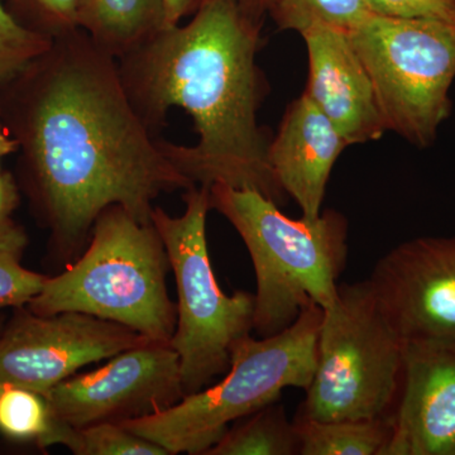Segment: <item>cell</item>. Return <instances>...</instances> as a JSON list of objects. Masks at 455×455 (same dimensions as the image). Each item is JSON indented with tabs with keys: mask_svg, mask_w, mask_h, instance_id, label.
Here are the masks:
<instances>
[{
	"mask_svg": "<svg viewBox=\"0 0 455 455\" xmlns=\"http://www.w3.org/2000/svg\"><path fill=\"white\" fill-rule=\"evenodd\" d=\"M0 116L18 143V185L61 259L85 250L109 206L148 223L158 196L196 187L132 106L116 57L82 29L0 88Z\"/></svg>",
	"mask_w": 455,
	"mask_h": 455,
	"instance_id": "6da1fadb",
	"label": "cell"
},
{
	"mask_svg": "<svg viewBox=\"0 0 455 455\" xmlns=\"http://www.w3.org/2000/svg\"><path fill=\"white\" fill-rule=\"evenodd\" d=\"M259 44V20L239 0H202L187 25L161 29L116 61L132 106L155 134L172 108L193 118L196 145L161 143L194 185L253 188L281 205L289 196L257 121L266 85Z\"/></svg>",
	"mask_w": 455,
	"mask_h": 455,
	"instance_id": "7a4b0ae2",
	"label": "cell"
},
{
	"mask_svg": "<svg viewBox=\"0 0 455 455\" xmlns=\"http://www.w3.org/2000/svg\"><path fill=\"white\" fill-rule=\"evenodd\" d=\"M212 209L220 212L244 242L257 278L253 331L280 333L307 307H333L348 257V221L339 212L316 220H292L278 204L253 188L211 187Z\"/></svg>",
	"mask_w": 455,
	"mask_h": 455,
	"instance_id": "3957f363",
	"label": "cell"
},
{
	"mask_svg": "<svg viewBox=\"0 0 455 455\" xmlns=\"http://www.w3.org/2000/svg\"><path fill=\"white\" fill-rule=\"evenodd\" d=\"M169 254L152 221L119 205L99 215L85 250L66 271L47 278L27 305L37 315L83 313L170 343L178 307L167 291Z\"/></svg>",
	"mask_w": 455,
	"mask_h": 455,
	"instance_id": "277c9868",
	"label": "cell"
},
{
	"mask_svg": "<svg viewBox=\"0 0 455 455\" xmlns=\"http://www.w3.org/2000/svg\"><path fill=\"white\" fill-rule=\"evenodd\" d=\"M323 309L302 311L280 333L236 341L223 379L157 414L121 423L169 455H205L232 423L280 401L284 388L309 387L317 361Z\"/></svg>",
	"mask_w": 455,
	"mask_h": 455,
	"instance_id": "5b68a950",
	"label": "cell"
},
{
	"mask_svg": "<svg viewBox=\"0 0 455 455\" xmlns=\"http://www.w3.org/2000/svg\"><path fill=\"white\" fill-rule=\"evenodd\" d=\"M405 343L366 281L339 284L323 310L315 372L296 418L361 420L390 416L403 379Z\"/></svg>",
	"mask_w": 455,
	"mask_h": 455,
	"instance_id": "8992f818",
	"label": "cell"
},
{
	"mask_svg": "<svg viewBox=\"0 0 455 455\" xmlns=\"http://www.w3.org/2000/svg\"><path fill=\"white\" fill-rule=\"evenodd\" d=\"M185 212L171 217L155 206L151 221L169 254L178 291V322L170 344L178 353L185 394L227 372L236 341L254 326V293L227 295L217 283L206 241L211 188L185 190Z\"/></svg>",
	"mask_w": 455,
	"mask_h": 455,
	"instance_id": "52a82bcc",
	"label": "cell"
},
{
	"mask_svg": "<svg viewBox=\"0 0 455 455\" xmlns=\"http://www.w3.org/2000/svg\"><path fill=\"white\" fill-rule=\"evenodd\" d=\"M348 36L372 80L387 131L419 148L433 145L451 112L454 23L371 13Z\"/></svg>",
	"mask_w": 455,
	"mask_h": 455,
	"instance_id": "ba28073f",
	"label": "cell"
},
{
	"mask_svg": "<svg viewBox=\"0 0 455 455\" xmlns=\"http://www.w3.org/2000/svg\"><path fill=\"white\" fill-rule=\"evenodd\" d=\"M151 341L127 326L83 313L14 309L0 331V390L44 392L77 371Z\"/></svg>",
	"mask_w": 455,
	"mask_h": 455,
	"instance_id": "9c48e42d",
	"label": "cell"
},
{
	"mask_svg": "<svg viewBox=\"0 0 455 455\" xmlns=\"http://www.w3.org/2000/svg\"><path fill=\"white\" fill-rule=\"evenodd\" d=\"M55 423L79 427L124 423L157 414L187 396L178 353L170 343L147 341L74 374L44 392Z\"/></svg>",
	"mask_w": 455,
	"mask_h": 455,
	"instance_id": "30bf717a",
	"label": "cell"
},
{
	"mask_svg": "<svg viewBox=\"0 0 455 455\" xmlns=\"http://www.w3.org/2000/svg\"><path fill=\"white\" fill-rule=\"evenodd\" d=\"M368 283L403 343L455 344V235L397 245Z\"/></svg>",
	"mask_w": 455,
	"mask_h": 455,
	"instance_id": "8fae6325",
	"label": "cell"
},
{
	"mask_svg": "<svg viewBox=\"0 0 455 455\" xmlns=\"http://www.w3.org/2000/svg\"><path fill=\"white\" fill-rule=\"evenodd\" d=\"M386 455H455V344H405Z\"/></svg>",
	"mask_w": 455,
	"mask_h": 455,
	"instance_id": "7c38bea8",
	"label": "cell"
},
{
	"mask_svg": "<svg viewBox=\"0 0 455 455\" xmlns=\"http://www.w3.org/2000/svg\"><path fill=\"white\" fill-rule=\"evenodd\" d=\"M309 55L305 92L333 123L347 145L381 139L387 131L372 80L348 32L317 25L301 33Z\"/></svg>",
	"mask_w": 455,
	"mask_h": 455,
	"instance_id": "4fadbf2b",
	"label": "cell"
},
{
	"mask_svg": "<svg viewBox=\"0 0 455 455\" xmlns=\"http://www.w3.org/2000/svg\"><path fill=\"white\" fill-rule=\"evenodd\" d=\"M346 140L307 92L287 108L268 145V164L278 185L300 206L302 217L322 214L326 185Z\"/></svg>",
	"mask_w": 455,
	"mask_h": 455,
	"instance_id": "5bb4252c",
	"label": "cell"
},
{
	"mask_svg": "<svg viewBox=\"0 0 455 455\" xmlns=\"http://www.w3.org/2000/svg\"><path fill=\"white\" fill-rule=\"evenodd\" d=\"M164 25L163 0H83L77 17V28L116 60L149 40Z\"/></svg>",
	"mask_w": 455,
	"mask_h": 455,
	"instance_id": "9a60e30c",
	"label": "cell"
},
{
	"mask_svg": "<svg viewBox=\"0 0 455 455\" xmlns=\"http://www.w3.org/2000/svg\"><path fill=\"white\" fill-rule=\"evenodd\" d=\"M300 455H386L391 416L361 420L322 421L295 418Z\"/></svg>",
	"mask_w": 455,
	"mask_h": 455,
	"instance_id": "2e32d148",
	"label": "cell"
},
{
	"mask_svg": "<svg viewBox=\"0 0 455 455\" xmlns=\"http://www.w3.org/2000/svg\"><path fill=\"white\" fill-rule=\"evenodd\" d=\"M205 455H300V443L295 423L276 401L235 421Z\"/></svg>",
	"mask_w": 455,
	"mask_h": 455,
	"instance_id": "e0dca14e",
	"label": "cell"
},
{
	"mask_svg": "<svg viewBox=\"0 0 455 455\" xmlns=\"http://www.w3.org/2000/svg\"><path fill=\"white\" fill-rule=\"evenodd\" d=\"M52 445H64L76 455H169L121 423H98L79 429L55 423L47 448Z\"/></svg>",
	"mask_w": 455,
	"mask_h": 455,
	"instance_id": "ac0fdd59",
	"label": "cell"
},
{
	"mask_svg": "<svg viewBox=\"0 0 455 455\" xmlns=\"http://www.w3.org/2000/svg\"><path fill=\"white\" fill-rule=\"evenodd\" d=\"M27 245L28 235L16 221L0 226V310L27 307L49 278L22 265Z\"/></svg>",
	"mask_w": 455,
	"mask_h": 455,
	"instance_id": "d6986e66",
	"label": "cell"
},
{
	"mask_svg": "<svg viewBox=\"0 0 455 455\" xmlns=\"http://www.w3.org/2000/svg\"><path fill=\"white\" fill-rule=\"evenodd\" d=\"M53 421L44 395L20 387L0 390V434L18 443H35L46 449Z\"/></svg>",
	"mask_w": 455,
	"mask_h": 455,
	"instance_id": "ffe728a7",
	"label": "cell"
},
{
	"mask_svg": "<svg viewBox=\"0 0 455 455\" xmlns=\"http://www.w3.org/2000/svg\"><path fill=\"white\" fill-rule=\"evenodd\" d=\"M269 11L281 29L300 35L317 25L349 32L371 14L366 0H275Z\"/></svg>",
	"mask_w": 455,
	"mask_h": 455,
	"instance_id": "44dd1931",
	"label": "cell"
},
{
	"mask_svg": "<svg viewBox=\"0 0 455 455\" xmlns=\"http://www.w3.org/2000/svg\"><path fill=\"white\" fill-rule=\"evenodd\" d=\"M52 42L18 22L4 0H0V88L22 74Z\"/></svg>",
	"mask_w": 455,
	"mask_h": 455,
	"instance_id": "7402d4cb",
	"label": "cell"
},
{
	"mask_svg": "<svg viewBox=\"0 0 455 455\" xmlns=\"http://www.w3.org/2000/svg\"><path fill=\"white\" fill-rule=\"evenodd\" d=\"M12 14L33 32L55 40L76 31L83 0H4Z\"/></svg>",
	"mask_w": 455,
	"mask_h": 455,
	"instance_id": "603a6c76",
	"label": "cell"
},
{
	"mask_svg": "<svg viewBox=\"0 0 455 455\" xmlns=\"http://www.w3.org/2000/svg\"><path fill=\"white\" fill-rule=\"evenodd\" d=\"M371 13L400 18H425L455 25V0H366Z\"/></svg>",
	"mask_w": 455,
	"mask_h": 455,
	"instance_id": "cb8c5ba5",
	"label": "cell"
},
{
	"mask_svg": "<svg viewBox=\"0 0 455 455\" xmlns=\"http://www.w3.org/2000/svg\"><path fill=\"white\" fill-rule=\"evenodd\" d=\"M20 190L17 179L0 171V226L12 220V214L20 205Z\"/></svg>",
	"mask_w": 455,
	"mask_h": 455,
	"instance_id": "d4e9b609",
	"label": "cell"
},
{
	"mask_svg": "<svg viewBox=\"0 0 455 455\" xmlns=\"http://www.w3.org/2000/svg\"><path fill=\"white\" fill-rule=\"evenodd\" d=\"M164 11V28L178 26L182 18L196 12L202 0H163Z\"/></svg>",
	"mask_w": 455,
	"mask_h": 455,
	"instance_id": "484cf974",
	"label": "cell"
},
{
	"mask_svg": "<svg viewBox=\"0 0 455 455\" xmlns=\"http://www.w3.org/2000/svg\"><path fill=\"white\" fill-rule=\"evenodd\" d=\"M239 3L245 9V12L257 18L267 9L269 11L274 5L275 0H239Z\"/></svg>",
	"mask_w": 455,
	"mask_h": 455,
	"instance_id": "4316f807",
	"label": "cell"
},
{
	"mask_svg": "<svg viewBox=\"0 0 455 455\" xmlns=\"http://www.w3.org/2000/svg\"><path fill=\"white\" fill-rule=\"evenodd\" d=\"M5 323H7V319H5L4 314L0 313V331L4 328Z\"/></svg>",
	"mask_w": 455,
	"mask_h": 455,
	"instance_id": "83f0119b",
	"label": "cell"
}]
</instances>
